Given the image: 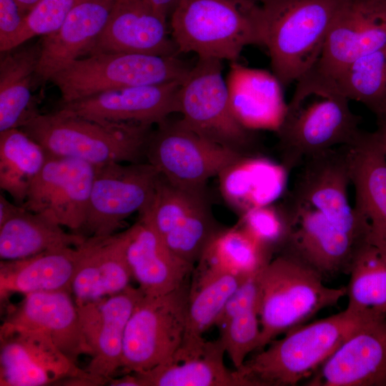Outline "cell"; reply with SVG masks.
I'll list each match as a JSON object with an SVG mask.
<instances>
[{
    "instance_id": "cell-21",
    "label": "cell",
    "mask_w": 386,
    "mask_h": 386,
    "mask_svg": "<svg viewBox=\"0 0 386 386\" xmlns=\"http://www.w3.org/2000/svg\"><path fill=\"white\" fill-rule=\"evenodd\" d=\"M128 229L106 237H87L71 284L76 305L122 292L132 277L127 258Z\"/></svg>"
},
{
    "instance_id": "cell-2",
    "label": "cell",
    "mask_w": 386,
    "mask_h": 386,
    "mask_svg": "<svg viewBox=\"0 0 386 386\" xmlns=\"http://www.w3.org/2000/svg\"><path fill=\"white\" fill-rule=\"evenodd\" d=\"M373 311L346 307L286 332L255 352L237 371L249 386H291L314 374Z\"/></svg>"
},
{
    "instance_id": "cell-24",
    "label": "cell",
    "mask_w": 386,
    "mask_h": 386,
    "mask_svg": "<svg viewBox=\"0 0 386 386\" xmlns=\"http://www.w3.org/2000/svg\"><path fill=\"white\" fill-rule=\"evenodd\" d=\"M114 0H82L54 32L43 36L36 76L46 81L88 49L104 28Z\"/></svg>"
},
{
    "instance_id": "cell-34",
    "label": "cell",
    "mask_w": 386,
    "mask_h": 386,
    "mask_svg": "<svg viewBox=\"0 0 386 386\" xmlns=\"http://www.w3.org/2000/svg\"><path fill=\"white\" fill-rule=\"evenodd\" d=\"M46 159L44 148L21 128L1 132V189L21 205Z\"/></svg>"
},
{
    "instance_id": "cell-17",
    "label": "cell",
    "mask_w": 386,
    "mask_h": 386,
    "mask_svg": "<svg viewBox=\"0 0 386 386\" xmlns=\"http://www.w3.org/2000/svg\"><path fill=\"white\" fill-rule=\"evenodd\" d=\"M182 81L108 90L60 104L59 109L104 124L133 123L152 126L179 112Z\"/></svg>"
},
{
    "instance_id": "cell-10",
    "label": "cell",
    "mask_w": 386,
    "mask_h": 386,
    "mask_svg": "<svg viewBox=\"0 0 386 386\" xmlns=\"http://www.w3.org/2000/svg\"><path fill=\"white\" fill-rule=\"evenodd\" d=\"M145 148L147 162L171 184L204 191L207 181L244 155L209 141L180 119L168 118L157 124Z\"/></svg>"
},
{
    "instance_id": "cell-12",
    "label": "cell",
    "mask_w": 386,
    "mask_h": 386,
    "mask_svg": "<svg viewBox=\"0 0 386 386\" xmlns=\"http://www.w3.org/2000/svg\"><path fill=\"white\" fill-rule=\"evenodd\" d=\"M73 378L104 382L80 369L43 332L5 321L0 330V385L42 386Z\"/></svg>"
},
{
    "instance_id": "cell-6",
    "label": "cell",
    "mask_w": 386,
    "mask_h": 386,
    "mask_svg": "<svg viewBox=\"0 0 386 386\" xmlns=\"http://www.w3.org/2000/svg\"><path fill=\"white\" fill-rule=\"evenodd\" d=\"M323 279L314 269L285 252L264 265L260 277L261 334L257 351L346 296V286L330 287Z\"/></svg>"
},
{
    "instance_id": "cell-9",
    "label": "cell",
    "mask_w": 386,
    "mask_h": 386,
    "mask_svg": "<svg viewBox=\"0 0 386 386\" xmlns=\"http://www.w3.org/2000/svg\"><path fill=\"white\" fill-rule=\"evenodd\" d=\"M190 284L162 296L140 300L128 320L122 345L127 373L148 371L169 361L181 346Z\"/></svg>"
},
{
    "instance_id": "cell-26",
    "label": "cell",
    "mask_w": 386,
    "mask_h": 386,
    "mask_svg": "<svg viewBox=\"0 0 386 386\" xmlns=\"http://www.w3.org/2000/svg\"><path fill=\"white\" fill-rule=\"evenodd\" d=\"M226 81L231 109L242 126L252 131H277L287 104L282 100L281 85L273 74L233 61Z\"/></svg>"
},
{
    "instance_id": "cell-15",
    "label": "cell",
    "mask_w": 386,
    "mask_h": 386,
    "mask_svg": "<svg viewBox=\"0 0 386 386\" xmlns=\"http://www.w3.org/2000/svg\"><path fill=\"white\" fill-rule=\"evenodd\" d=\"M386 47V0H345L311 69L334 81L355 59Z\"/></svg>"
},
{
    "instance_id": "cell-19",
    "label": "cell",
    "mask_w": 386,
    "mask_h": 386,
    "mask_svg": "<svg viewBox=\"0 0 386 386\" xmlns=\"http://www.w3.org/2000/svg\"><path fill=\"white\" fill-rule=\"evenodd\" d=\"M167 19L147 0H114L108 21L85 56L100 53L179 55Z\"/></svg>"
},
{
    "instance_id": "cell-39",
    "label": "cell",
    "mask_w": 386,
    "mask_h": 386,
    "mask_svg": "<svg viewBox=\"0 0 386 386\" xmlns=\"http://www.w3.org/2000/svg\"><path fill=\"white\" fill-rule=\"evenodd\" d=\"M219 330V339L235 370H238L249 354L258 349L261 334L259 308L248 309L234 315Z\"/></svg>"
},
{
    "instance_id": "cell-42",
    "label": "cell",
    "mask_w": 386,
    "mask_h": 386,
    "mask_svg": "<svg viewBox=\"0 0 386 386\" xmlns=\"http://www.w3.org/2000/svg\"><path fill=\"white\" fill-rule=\"evenodd\" d=\"M25 15L16 0H0L1 52H4L9 41L19 32Z\"/></svg>"
},
{
    "instance_id": "cell-33",
    "label": "cell",
    "mask_w": 386,
    "mask_h": 386,
    "mask_svg": "<svg viewBox=\"0 0 386 386\" xmlns=\"http://www.w3.org/2000/svg\"><path fill=\"white\" fill-rule=\"evenodd\" d=\"M348 274L347 307L386 315V241L370 235L363 239Z\"/></svg>"
},
{
    "instance_id": "cell-36",
    "label": "cell",
    "mask_w": 386,
    "mask_h": 386,
    "mask_svg": "<svg viewBox=\"0 0 386 386\" xmlns=\"http://www.w3.org/2000/svg\"><path fill=\"white\" fill-rule=\"evenodd\" d=\"M350 102L363 104L376 118L386 113V47L351 62L333 81Z\"/></svg>"
},
{
    "instance_id": "cell-4",
    "label": "cell",
    "mask_w": 386,
    "mask_h": 386,
    "mask_svg": "<svg viewBox=\"0 0 386 386\" xmlns=\"http://www.w3.org/2000/svg\"><path fill=\"white\" fill-rule=\"evenodd\" d=\"M345 0H274L263 6V46L281 86L295 83L319 60Z\"/></svg>"
},
{
    "instance_id": "cell-13",
    "label": "cell",
    "mask_w": 386,
    "mask_h": 386,
    "mask_svg": "<svg viewBox=\"0 0 386 386\" xmlns=\"http://www.w3.org/2000/svg\"><path fill=\"white\" fill-rule=\"evenodd\" d=\"M300 167L288 200L321 212L356 242L365 239L370 227L357 216L348 198L351 179L347 146L312 157Z\"/></svg>"
},
{
    "instance_id": "cell-27",
    "label": "cell",
    "mask_w": 386,
    "mask_h": 386,
    "mask_svg": "<svg viewBox=\"0 0 386 386\" xmlns=\"http://www.w3.org/2000/svg\"><path fill=\"white\" fill-rule=\"evenodd\" d=\"M289 171L267 157L244 155L218 175L220 192L241 214L272 204L285 192Z\"/></svg>"
},
{
    "instance_id": "cell-28",
    "label": "cell",
    "mask_w": 386,
    "mask_h": 386,
    "mask_svg": "<svg viewBox=\"0 0 386 386\" xmlns=\"http://www.w3.org/2000/svg\"><path fill=\"white\" fill-rule=\"evenodd\" d=\"M80 250L65 247L46 250L35 255L0 262V295H24L35 292L66 291L76 269Z\"/></svg>"
},
{
    "instance_id": "cell-18",
    "label": "cell",
    "mask_w": 386,
    "mask_h": 386,
    "mask_svg": "<svg viewBox=\"0 0 386 386\" xmlns=\"http://www.w3.org/2000/svg\"><path fill=\"white\" fill-rule=\"evenodd\" d=\"M144 294L137 287L76 305L81 327L92 351L86 370L108 384L122 367L123 339L128 320Z\"/></svg>"
},
{
    "instance_id": "cell-40",
    "label": "cell",
    "mask_w": 386,
    "mask_h": 386,
    "mask_svg": "<svg viewBox=\"0 0 386 386\" xmlns=\"http://www.w3.org/2000/svg\"><path fill=\"white\" fill-rule=\"evenodd\" d=\"M81 1L40 0L25 15L21 29L9 41L4 52L16 49L32 37L54 32Z\"/></svg>"
},
{
    "instance_id": "cell-5",
    "label": "cell",
    "mask_w": 386,
    "mask_h": 386,
    "mask_svg": "<svg viewBox=\"0 0 386 386\" xmlns=\"http://www.w3.org/2000/svg\"><path fill=\"white\" fill-rule=\"evenodd\" d=\"M151 128L133 123L104 124L59 109L39 113L21 127L47 155L77 159L94 166L143 162Z\"/></svg>"
},
{
    "instance_id": "cell-25",
    "label": "cell",
    "mask_w": 386,
    "mask_h": 386,
    "mask_svg": "<svg viewBox=\"0 0 386 386\" xmlns=\"http://www.w3.org/2000/svg\"><path fill=\"white\" fill-rule=\"evenodd\" d=\"M347 149L353 209L369 226V235L386 241V159L375 132L362 131Z\"/></svg>"
},
{
    "instance_id": "cell-46",
    "label": "cell",
    "mask_w": 386,
    "mask_h": 386,
    "mask_svg": "<svg viewBox=\"0 0 386 386\" xmlns=\"http://www.w3.org/2000/svg\"><path fill=\"white\" fill-rule=\"evenodd\" d=\"M108 385L112 386H139V382L134 373H127L120 378L112 377Z\"/></svg>"
},
{
    "instance_id": "cell-45",
    "label": "cell",
    "mask_w": 386,
    "mask_h": 386,
    "mask_svg": "<svg viewBox=\"0 0 386 386\" xmlns=\"http://www.w3.org/2000/svg\"><path fill=\"white\" fill-rule=\"evenodd\" d=\"M375 132L386 159V113L377 117V129Z\"/></svg>"
},
{
    "instance_id": "cell-30",
    "label": "cell",
    "mask_w": 386,
    "mask_h": 386,
    "mask_svg": "<svg viewBox=\"0 0 386 386\" xmlns=\"http://www.w3.org/2000/svg\"><path fill=\"white\" fill-rule=\"evenodd\" d=\"M225 350L218 338L203 350L182 359H172L146 372L134 373L139 386H249L224 365Z\"/></svg>"
},
{
    "instance_id": "cell-8",
    "label": "cell",
    "mask_w": 386,
    "mask_h": 386,
    "mask_svg": "<svg viewBox=\"0 0 386 386\" xmlns=\"http://www.w3.org/2000/svg\"><path fill=\"white\" fill-rule=\"evenodd\" d=\"M222 61L198 57L181 84L179 113L184 124L202 137L251 154L254 131L242 126L232 112Z\"/></svg>"
},
{
    "instance_id": "cell-43",
    "label": "cell",
    "mask_w": 386,
    "mask_h": 386,
    "mask_svg": "<svg viewBox=\"0 0 386 386\" xmlns=\"http://www.w3.org/2000/svg\"><path fill=\"white\" fill-rule=\"evenodd\" d=\"M154 9L166 19H169L179 0H147Z\"/></svg>"
},
{
    "instance_id": "cell-14",
    "label": "cell",
    "mask_w": 386,
    "mask_h": 386,
    "mask_svg": "<svg viewBox=\"0 0 386 386\" xmlns=\"http://www.w3.org/2000/svg\"><path fill=\"white\" fill-rule=\"evenodd\" d=\"M94 176L88 162L47 155L21 206L81 234Z\"/></svg>"
},
{
    "instance_id": "cell-22",
    "label": "cell",
    "mask_w": 386,
    "mask_h": 386,
    "mask_svg": "<svg viewBox=\"0 0 386 386\" xmlns=\"http://www.w3.org/2000/svg\"><path fill=\"white\" fill-rule=\"evenodd\" d=\"M127 258L132 277L146 296H162L180 287L194 272L144 219L128 228Z\"/></svg>"
},
{
    "instance_id": "cell-44",
    "label": "cell",
    "mask_w": 386,
    "mask_h": 386,
    "mask_svg": "<svg viewBox=\"0 0 386 386\" xmlns=\"http://www.w3.org/2000/svg\"><path fill=\"white\" fill-rule=\"evenodd\" d=\"M19 204L10 202L3 195L0 194V225L6 221L18 209Z\"/></svg>"
},
{
    "instance_id": "cell-31",
    "label": "cell",
    "mask_w": 386,
    "mask_h": 386,
    "mask_svg": "<svg viewBox=\"0 0 386 386\" xmlns=\"http://www.w3.org/2000/svg\"><path fill=\"white\" fill-rule=\"evenodd\" d=\"M87 237L66 232L46 216L19 205L0 225V259L3 261L26 258L42 252L65 247H77Z\"/></svg>"
},
{
    "instance_id": "cell-37",
    "label": "cell",
    "mask_w": 386,
    "mask_h": 386,
    "mask_svg": "<svg viewBox=\"0 0 386 386\" xmlns=\"http://www.w3.org/2000/svg\"><path fill=\"white\" fill-rule=\"evenodd\" d=\"M219 230L207 201L162 239L178 257L194 264Z\"/></svg>"
},
{
    "instance_id": "cell-29",
    "label": "cell",
    "mask_w": 386,
    "mask_h": 386,
    "mask_svg": "<svg viewBox=\"0 0 386 386\" xmlns=\"http://www.w3.org/2000/svg\"><path fill=\"white\" fill-rule=\"evenodd\" d=\"M247 277L197 266L189 288L183 340L172 359L203 350L207 342L204 333L214 325L226 302Z\"/></svg>"
},
{
    "instance_id": "cell-11",
    "label": "cell",
    "mask_w": 386,
    "mask_h": 386,
    "mask_svg": "<svg viewBox=\"0 0 386 386\" xmlns=\"http://www.w3.org/2000/svg\"><path fill=\"white\" fill-rule=\"evenodd\" d=\"M159 173L148 162H109L94 166L81 234L115 233L132 214L144 211L153 197Z\"/></svg>"
},
{
    "instance_id": "cell-38",
    "label": "cell",
    "mask_w": 386,
    "mask_h": 386,
    "mask_svg": "<svg viewBox=\"0 0 386 386\" xmlns=\"http://www.w3.org/2000/svg\"><path fill=\"white\" fill-rule=\"evenodd\" d=\"M238 227L272 255L282 250L292 229V217L287 205L272 204L251 209L241 214Z\"/></svg>"
},
{
    "instance_id": "cell-23",
    "label": "cell",
    "mask_w": 386,
    "mask_h": 386,
    "mask_svg": "<svg viewBox=\"0 0 386 386\" xmlns=\"http://www.w3.org/2000/svg\"><path fill=\"white\" fill-rule=\"evenodd\" d=\"M66 291L35 292L24 295L6 320L40 330L71 361L92 355L83 334L76 305Z\"/></svg>"
},
{
    "instance_id": "cell-7",
    "label": "cell",
    "mask_w": 386,
    "mask_h": 386,
    "mask_svg": "<svg viewBox=\"0 0 386 386\" xmlns=\"http://www.w3.org/2000/svg\"><path fill=\"white\" fill-rule=\"evenodd\" d=\"M192 66L177 55L100 53L76 59L49 81L65 104L122 87L182 81Z\"/></svg>"
},
{
    "instance_id": "cell-47",
    "label": "cell",
    "mask_w": 386,
    "mask_h": 386,
    "mask_svg": "<svg viewBox=\"0 0 386 386\" xmlns=\"http://www.w3.org/2000/svg\"><path fill=\"white\" fill-rule=\"evenodd\" d=\"M21 10L26 14L40 0H16Z\"/></svg>"
},
{
    "instance_id": "cell-48",
    "label": "cell",
    "mask_w": 386,
    "mask_h": 386,
    "mask_svg": "<svg viewBox=\"0 0 386 386\" xmlns=\"http://www.w3.org/2000/svg\"><path fill=\"white\" fill-rule=\"evenodd\" d=\"M249 1H252L253 3H255L258 5L263 6L270 1H272L274 0H248Z\"/></svg>"
},
{
    "instance_id": "cell-20",
    "label": "cell",
    "mask_w": 386,
    "mask_h": 386,
    "mask_svg": "<svg viewBox=\"0 0 386 386\" xmlns=\"http://www.w3.org/2000/svg\"><path fill=\"white\" fill-rule=\"evenodd\" d=\"M292 216V229L282 252L299 259L323 278L348 273L357 245L321 212L286 203Z\"/></svg>"
},
{
    "instance_id": "cell-32",
    "label": "cell",
    "mask_w": 386,
    "mask_h": 386,
    "mask_svg": "<svg viewBox=\"0 0 386 386\" xmlns=\"http://www.w3.org/2000/svg\"><path fill=\"white\" fill-rule=\"evenodd\" d=\"M41 41L9 53L0 63V132L22 127L39 114L31 96Z\"/></svg>"
},
{
    "instance_id": "cell-16",
    "label": "cell",
    "mask_w": 386,
    "mask_h": 386,
    "mask_svg": "<svg viewBox=\"0 0 386 386\" xmlns=\"http://www.w3.org/2000/svg\"><path fill=\"white\" fill-rule=\"evenodd\" d=\"M312 386H386V315L371 312L320 367Z\"/></svg>"
},
{
    "instance_id": "cell-41",
    "label": "cell",
    "mask_w": 386,
    "mask_h": 386,
    "mask_svg": "<svg viewBox=\"0 0 386 386\" xmlns=\"http://www.w3.org/2000/svg\"><path fill=\"white\" fill-rule=\"evenodd\" d=\"M263 267L248 275L233 292L214 325L219 328L234 315L248 309L259 307L260 277Z\"/></svg>"
},
{
    "instance_id": "cell-1",
    "label": "cell",
    "mask_w": 386,
    "mask_h": 386,
    "mask_svg": "<svg viewBox=\"0 0 386 386\" xmlns=\"http://www.w3.org/2000/svg\"><path fill=\"white\" fill-rule=\"evenodd\" d=\"M331 80L310 70L295 82L275 132L282 164L290 172L307 159L350 146L362 130L360 117Z\"/></svg>"
},
{
    "instance_id": "cell-35",
    "label": "cell",
    "mask_w": 386,
    "mask_h": 386,
    "mask_svg": "<svg viewBox=\"0 0 386 386\" xmlns=\"http://www.w3.org/2000/svg\"><path fill=\"white\" fill-rule=\"evenodd\" d=\"M272 258L271 254L237 225L220 229L197 263L201 267L248 276L263 267Z\"/></svg>"
},
{
    "instance_id": "cell-3",
    "label": "cell",
    "mask_w": 386,
    "mask_h": 386,
    "mask_svg": "<svg viewBox=\"0 0 386 386\" xmlns=\"http://www.w3.org/2000/svg\"><path fill=\"white\" fill-rule=\"evenodd\" d=\"M169 19L179 54L233 62L246 46H263L262 7L248 0H179Z\"/></svg>"
}]
</instances>
